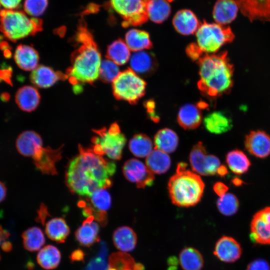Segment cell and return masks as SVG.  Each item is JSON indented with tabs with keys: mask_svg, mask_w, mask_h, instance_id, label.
<instances>
[{
	"mask_svg": "<svg viewBox=\"0 0 270 270\" xmlns=\"http://www.w3.org/2000/svg\"><path fill=\"white\" fill-rule=\"evenodd\" d=\"M78 154L69 162L66 172L67 186L73 194L87 197L97 190L112 184L116 164L92 149L78 146Z\"/></svg>",
	"mask_w": 270,
	"mask_h": 270,
	"instance_id": "obj_1",
	"label": "cell"
},
{
	"mask_svg": "<svg viewBox=\"0 0 270 270\" xmlns=\"http://www.w3.org/2000/svg\"><path fill=\"white\" fill-rule=\"evenodd\" d=\"M77 48L71 55V66L66 74L74 85L92 84L99 78L101 55L92 34L85 26L78 27L76 36Z\"/></svg>",
	"mask_w": 270,
	"mask_h": 270,
	"instance_id": "obj_2",
	"label": "cell"
},
{
	"mask_svg": "<svg viewBox=\"0 0 270 270\" xmlns=\"http://www.w3.org/2000/svg\"><path fill=\"white\" fill-rule=\"evenodd\" d=\"M198 62V87L203 95L216 98L230 92L233 86L234 66L226 52L204 55Z\"/></svg>",
	"mask_w": 270,
	"mask_h": 270,
	"instance_id": "obj_3",
	"label": "cell"
},
{
	"mask_svg": "<svg viewBox=\"0 0 270 270\" xmlns=\"http://www.w3.org/2000/svg\"><path fill=\"white\" fill-rule=\"evenodd\" d=\"M186 168V164L179 162L176 174L170 178L168 184L172 202L180 207L196 205L200 201L204 189L200 176Z\"/></svg>",
	"mask_w": 270,
	"mask_h": 270,
	"instance_id": "obj_4",
	"label": "cell"
},
{
	"mask_svg": "<svg viewBox=\"0 0 270 270\" xmlns=\"http://www.w3.org/2000/svg\"><path fill=\"white\" fill-rule=\"evenodd\" d=\"M196 36V42L190 44L186 52L190 58L197 61L204 55L216 53L234 38L230 27L205 21L200 24Z\"/></svg>",
	"mask_w": 270,
	"mask_h": 270,
	"instance_id": "obj_5",
	"label": "cell"
},
{
	"mask_svg": "<svg viewBox=\"0 0 270 270\" xmlns=\"http://www.w3.org/2000/svg\"><path fill=\"white\" fill-rule=\"evenodd\" d=\"M42 28V20L30 18L22 11L4 9L0 12V31L10 41L34 36Z\"/></svg>",
	"mask_w": 270,
	"mask_h": 270,
	"instance_id": "obj_6",
	"label": "cell"
},
{
	"mask_svg": "<svg viewBox=\"0 0 270 270\" xmlns=\"http://www.w3.org/2000/svg\"><path fill=\"white\" fill-rule=\"evenodd\" d=\"M93 132L96 134L92 139L93 150L100 156L106 155L112 160H120L126 140L118 124L114 122L108 128H104Z\"/></svg>",
	"mask_w": 270,
	"mask_h": 270,
	"instance_id": "obj_7",
	"label": "cell"
},
{
	"mask_svg": "<svg viewBox=\"0 0 270 270\" xmlns=\"http://www.w3.org/2000/svg\"><path fill=\"white\" fill-rule=\"evenodd\" d=\"M112 82L114 97L130 104L136 103L146 92V82L130 68L120 72Z\"/></svg>",
	"mask_w": 270,
	"mask_h": 270,
	"instance_id": "obj_8",
	"label": "cell"
},
{
	"mask_svg": "<svg viewBox=\"0 0 270 270\" xmlns=\"http://www.w3.org/2000/svg\"><path fill=\"white\" fill-rule=\"evenodd\" d=\"M150 0H110L114 10L124 20V27L137 26L148 19V7Z\"/></svg>",
	"mask_w": 270,
	"mask_h": 270,
	"instance_id": "obj_9",
	"label": "cell"
},
{
	"mask_svg": "<svg viewBox=\"0 0 270 270\" xmlns=\"http://www.w3.org/2000/svg\"><path fill=\"white\" fill-rule=\"evenodd\" d=\"M80 203V206L83 208L84 216H92L101 225L106 224V212L112 206L111 196L106 188L96 190Z\"/></svg>",
	"mask_w": 270,
	"mask_h": 270,
	"instance_id": "obj_10",
	"label": "cell"
},
{
	"mask_svg": "<svg viewBox=\"0 0 270 270\" xmlns=\"http://www.w3.org/2000/svg\"><path fill=\"white\" fill-rule=\"evenodd\" d=\"M190 162L192 170L202 176H214L220 166V160L212 154H208L203 144L200 142L192 148Z\"/></svg>",
	"mask_w": 270,
	"mask_h": 270,
	"instance_id": "obj_11",
	"label": "cell"
},
{
	"mask_svg": "<svg viewBox=\"0 0 270 270\" xmlns=\"http://www.w3.org/2000/svg\"><path fill=\"white\" fill-rule=\"evenodd\" d=\"M250 237L254 244L270 245V206L260 210L253 216Z\"/></svg>",
	"mask_w": 270,
	"mask_h": 270,
	"instance_id": "obj_12",
	"label": "cell"
},
{
	"mask_svg": "<svg viewBox=\"0 0 270 270\" xmlns=\"http://www.w3.org/2000/svg\"><path fill=\"white\" fill-rule=\"evenodd\" d=\"M122 172L126 178L136 184L138 188L151 186L154 182V174L146 166L136 158L129 159L124 162Z\"/></svg>",
	"mask_w": 270,
	"mask_h": 270,
	"instance_id": "obj_13",
	"label": "cell"
},
{
	"mask_svg": "<svg viewBox=\"0 0 270 270\" xmlns=\"http://www.w3.org/2000/svg\"><path fill=\"white\" fill-rule=\"evenodd\" d=\"M62 148L54 150L43 146L39 148L32 157L36 168L43 174H56V164L62 158Z\"/></svg>",
	"mask_w": 270,
	"mask_h": 270,
	"instance_id": "obj_14",
	"label": "cell"
},
{
	"mask_svg": "<svg viewBox=\"0 0 270 270\" xmlns=\"http://www.w3.org/2000/svg\"><path fill=\"white\" fill-rule=\"evenodd\" d=\"M242 14L251 22H270V0H235Z\"/></svg>",
	"mask_w": 270,
	"mask_h": 270,
	"instance_id": "obj_15",
	"label": "cell"
},
{
	"mask_svg": "<svg viewBox=\"0 0 270 270\" xmlns=\"http://www.w3.org/2000/svg\"><path fill=\"white\" fill-rule=\"evenodd\" d=\"M242 252L241 245L234 238L224 236L216 242L214 254L221 262L232 263L240 259Z\"/></svg>",
	"mask_w": 270,
	"mask_h": 270,
	"instance_id": "obj_16",
	"label": "cell"
},
{
	"mask_svg": "<svg viewBox=\"0 0 270 270\" xmlns=\"http://www.w3.org/2000/svg\"><path fill=\"white\" fill-rule=\"evenodd\" d=\"M244 146L256 157L266 158L270 156V136L263 130H252L246 136Z\"/></svg>",
	"mask_w": 270,
	"mask_h": 270,
	"instance_id": "obj_17",
	"label": "cell"
},
{
	"mask_svg": "<svg viewBox=\"0 0 270 270\" xmlns=\"http://www.w3.org/2000/svg\"><path fill=\"white\" fill-rule=\"evenodd\" d=\"M67 78L66 74L55 71L51 68L45 66H38L30 75L31 82L40 88L50 87L58 81Z\"/></svg>",
	"mask_w": 270,
	"mask_h": 270,
	"instance_id": "obj_18",
	"label": "cell"
},
{
	"mask_svg": "<svg viewBox=\"0 0 270 270\" xmlns=\"http://www.w3.org/2000/svg\"><path fill=\"white\" fill-rule=\"evenodd\" d=\"M200 24L195 14L188 9L178 10L172 19V24L175 30L183 35L196 33Z\"/></svg>",
	"mask_w": 270,
	"mask_h": 270,
	"instance_id": "obj_19",
	"label": "cell"
},
{
	"mask_svg": "<svg viewBox=\"0 0 270 270\" xmlns=\"http://www.w3.org/2000/svg\"><path fill=\"white\" fill-rule=\"evenodd\" d=\"M43 146L40 136L33 130H26L18 136L16 147L21 155L26 157H32L36 151Z\"/></svg>",
	"mask_w": 270,
	"mask_h": 270,
	"instance_id": "obj_20",
	"label": "cell"
},
{
	"mask_svg": "<svg viewBox=\"0 0 270 270\" xmlns=\"http://www.w3.org/2000/svg\"><path fill=\"white\" fill-rule=\"evenodd\" d=\"M238 10L235 0H217L214 6L212 16L216 23L226 26L236 19Z\"/></svg>",
	"mask_w": 270,
	"mask_h": 270,
	"instance_id": "obj_21",
	"label": "cell"
},
{
	"mask_svg": "<svg viewBox=\"0 0 270 270\" xmlns=\"http://www.w3.org/2000/svg\"><path fill=\"white\" fill-rule=\"evenodd\" d=\"M14 60L20 69L32 71L38 66L39 55L33 47L20 44L16 48Z\"/></svg>",
	"mask_w": 270,
	"mask_h": 270,
	"instance_id": "obj_22",
	"label": "cell"
},
{
	"mask_svg": "<svg viewBox=\"0 0 270 270\" xmlns=\"http://www.w3.org/2000/svg\"><path fill=\"white\" fill-rule=\"evenodd\" d=\"M98 224L92 216L86 218L75 232V237L80 245L89 247L99 240Z\"/></svg>",
	"mask_w": 270,
	"mask_h": 270,
	"instance_id": "obj_23",
	"label": "cell"
},
{
	"mask_svg": "<svg viewBox=\"0 0 270 270\" xmlns=\"http://www.w3.org/2000/svg\"><path fill=\"white\" fill-rule=\"evenodd\" d=\"M40 96L38 90L34 86H24L20 88L15 95V101L22 110L31 112L38 106Z\"/></svg>",
	"mask_w": 270,
	"mask_h": 270,
	"instance_id": "obj_24",
	"label": "cell"
},
{
	"mask_svg": "<svg viewBox=\"0 0 270 270\" xmlns=\"http://www.w3.org/2000/svg\"><path fill=\"white\" fill-rule=\"evenodd\" d=\"M202 114L200 106L192 104L182 106L178 114V122L184 130H193L201 124Z\"/></svg>",
	"mask_w": 270,
	"mask_h": 270,
	"instance_id": "obj_25",
	"label": "cell"
},
{
	"mask_svg": "<svg viewBox=\"0 0 270 270\" xmlns=\"http://www.w3.org/2000/svg\"><path fill=\"white\" fill-rule=\"evenodd\" d=\"M112 240L114 246L118 250L127 253L135 248L137 244V236L131 228L121 226L114 231Z\"/></svg>",
	"mask_w": 270,
	"mask_h": 270,
	"instance_id": "obj_26",
	"label": "cell"
},
{
	"mask_svg": "<svg viewBox=\"0 0 270 270\" xmlns=\"http://www.w3.org/2000/svg\"><path fill=\"white\" fill-rule=\"evenodd\" d=\"M130 68L136 74L148 75L156 66L154 56L144 50L134 52L130 59Z\"/></svg>",
	"mask_w": 270,
	"mask_h": 270,
	"instance_id": "obj_27",
	"label": "cell"
},
{
	"mask_svg": "<svg viewBox=\"0 0 270 270\" xmlns=\"http://www.w3.org/2000/svg\"><path fill=\"white\" fill-rule=\"evenodd\" d=\"M205 128L214 134H222L229 131L232 126L231 118L226 113L216 111L208 114L204 120Z\"/></svg>",
	"mask_w": 270,
	"mask_h": 270,
	"instance_id": "obj_28",
	"label": "cell"
},
{
	"mask_svg": "<svg viewBox=\"0 0 270 270\" xmlns=\"http://www.w3.org/2000/svg\"><path fill=\"white\" fill-rule=\"evenodd\" d=\"M178 262L183 270H202L204 259L200 252L192 247H186L180 252Z\"/></svg>",
	"mask_w": 270,
	"mask_h": 270,
	"instance_id": "obj_29",
	"label": "cell"
},
{
	"mask_svg": "<svg viewBox=\"0 0 270 270\" xmlns=\"http://www.w3.org/2000/svg\"><path fill=\"white\" fill-rule=\"evenodd\" d=\"M155 148L166 154L173 152L178 144V137L172 130L164 128L159 130L154 136Z\"/></svg>",
	"mask_w": 270,
	"mask_h": 270,
	"instance_id": "obj_30",
	"label": "cell"
},
{
	"mask_svg": "<svg viewBox=\"0 0 270 270\" xmlns=\"http://www.w3.org/2000/svg\"><path fill=\"white\" fill-rule=\"evenodd\" d=\"M70 230L66 220L62 218H52L47 222L45 232L48 237L58 243L65 242Z\"/></svg>",
	"mask_w": 270,
	"mask_h": 270,
	"instance_id": "obj_31",
	"label": "cell"
},
{
	"mask_svg": "<svg viewBox=\"0 0 270 270\" xmlns=\"http://www.w3.org/2000/svg\"><path fill=\"white\" fill-rule=\"evenodd\" d=\"M125 42L130 50L134 52L150 49L152 47L148 33L138 29H131L126 33Z\"/></svg>",
	"mask_w": 270,
	"mask_h": 270,
	"instance_id": "obj_32",
	"label": "cell"
},
{
	"mask_svg": "<svg viewBox=\"0 0 270 270\" xmlns=\"http://www.w3.org/2000/svg\"><path fill=\"white\" fill-rule=\"evenodd\" d=\"M146 166L156 174H162L166 172L171 165V160L166 152L154 148L146 158Z\"/></svg>",
	"mask_w": 270,
	"mask_h": 270,
	"instance_id": "obj_33",
	"label": "cell"
},
{
	"mask_svg": "<svg viewBox=\"0 0 270 270\" xmlns=\"http://www.w3.org/2000/svg\"><path fill=\"white\" fill-rule=\"evenodd\" d=\"M106 270H143V266L128 254L118 252L110 256Z\"/></svg>",
	"mask_w": 270,
	"mask_h": 270,
	"instance_id": "obj_34",
	"label": "cell"
},
{
	"mask_svg": "<svg viewBox=\"0 0 270 270\" xmlns=\"http://www.w3.org/2000/svg\"><path fill=\"white\" fill-rule=\"evenodd\" d=\"M61 254L58 249L52 245H47L38 252L36 260L38 264L45 270L56 268L60 263Z\"/></svg>",
	"mask_w": 270,
	"mask_h": 270,
	"instance_id": "obj_35",
	"label": "cell"
},
{
	"mask_svg": "<svg viewBox=\"0 0 270 270\" xmlns=\"http://www.w3.org/2000/svg\"><path fill=\"white\" fill-rule=\"evenodd\" d=\"M226 162L231 171L238 175L247 172L251 165L246 155L238 149L232 150L226 154Z\"/></svg>",
	"mask_w": 270,
	"mask_h": 270,
	"instance_id": "obj_36",
	"label": "cell"
},
{
	"mask_svg": "<svg viewBox=\"0 0 270 270\" xmlns=\"http://www.w3.org/2000/svg\"><path fill=\"white\" fill-rule=\"evenodd\" d=\"M130 50L121 39L112 42L107 48L106 56L118 65H123L130 59Z\"/></svg>",
	"mask_w": 270,
	"mask_h": 270,
	"instance_id": "obj_37",
	"label": "cell"
},
{
	"mask_svg": "<svg viewBox=\"0 0 270 270\" xmlns=\"http://www.w3.org/2000/svg\"><path fill=\"white\" fill-rule=\"evenodd\" d=\"M24 248L30 252L40 250L46 242L42 230L37 226H32L25 230L22 234Z\"/></svg>",
	"mask_w": 270,
	"mask_h": 270,
	"instance_id": "obj_38",
	"label": "cell"
},
{
	"mask_svg": "<svg viewBox=\"0 0 270 270\" xmlns=\"http://www.w3.org/2000/svg\"><path fill=\"white\" fill-rule=\"evenodd\" d=\"M151 139L146 134H138L134 135L128 143L130 152L136 157L146 158L152 150Z\"/></svg>",
	"mask_w": 270,
	"mask_h": 270,
	"instance_id": "obj_39",
	"label": "cell"
},
{
	"mask_svg": "<svg viewBox=\"0 0 270 270\" xmlns=\"http://www.w3.org/2000/svg\"><path fill=\"white\" fill-rule=\"evenodd\" d=\"M148 18L154 22L160 24L170 16L171 7L167 0H150L148 7Z\"/></svg>",
	"mask_w": 270,
	"mask_h": 270,
	"instance_id": "obj_40",
	"label": "cell"
},
{
	"mask_svg": "<svg viewBox=\"0 0 270 270\" xmlns=\"http://www.w3.org/2000/svg\"><path fill=\"white\" fill-rule=\"evenodd\" d=\"M219 212L226 216H232L238 212L239 201L237 197L230 193H226L219 197L216 202Z\"/></svg>",
	"mask_w": 270,
	"mask_h": 270,
	"instance_id": "obj_41",
	"label": "cell"
},
{
	"mask_svg": "<svg viewBox=\"0 0 270 270\" xmlns=\"http://www.w3.org/2000/svg\"><path fill=\"white\" fill-rule=\"evenodd\" d=\"M120 72L118 65L106 58L102 61L98 78L104 82H112Z\"/></svg>",
	"mask_w": 270,
	"mask_h": 270,
	"instance_id": "obj_42",
	"label": "cell"
},
{
	"mask_svg": "<svg viewBox=\"0 0 270 270\" xmlns=\"http://www.w3.org/2000/svg\"><path fill=\"white\" fill-rule=\"evenodd\" d=\"M48 4V0H25L24 12L30 16L37 17L43 14Z\"/></svg>",
	"mask_w": 270,
	"mask_h": 270,
	"instance_id": "obj_43",
	"label": "cell"
},
{
	"mask_svg": "<svg viewBox=\"0 0 270 270\" xmlns=\"http://www.w3.org/2000/svg\"><path fill=\"white\" fill-rule=\"evenodd\" d=\"M246 270H270V266L266 260L258 258L250 262Z\"/></svg>",
	"mask_w": 270,
	"mask_h": 270,
	"instance_id": "obj_44",
	"label": "cell"
},
{
	"mask_svg": "<svg viewBox=\"0 0 270 270\" xmlns=\"http://www.w3.org/2000/svg\"><path fill=\"white\" fill-rule=\"evenodd\" d=\"M145 106L150 119L154 122H158L159 121L160 118L154 110V102L150 100L146 102Z\"/></svg>",
	"mask_w": 270,
	"mask_h": 270,
	"instance_id": "obj_45",
	"label": "cell"
},
{
	"mask_svg": "<svg viewBox=\"0 0 270 270\" xmlns=\"http://www.w3.org/2000/svg\"><path fill=\"white\" fill-rule=\"evenodd\" d=\"M21 2V0H0V4L5 9L14 10L18 8Z\"/></svg>",
	"mask_w": 270,
	"mask_h": 270,
	"instance_id": "obj_46",
	"label": "cell"
},
{
	"mask_svg": "<svg viewBox=\"0 0 270 270\" xmlns=\"http://www.w3.org/2000/svg\"><path fill=\"white\" fill-rule=\"evenodd\" d=\"M214 190L220 197L226 194L228 190V187L222 182H218L214 186Z\"/></svg>",
	"mask_w": 270,
	"mask_h": 270,
	"instance_id": "obj_47",
	"label": "cell"
},
{
	"mask_svg": "<svg viewBox=\"0 0 270 270\" xmlns=\"http://www.w3.org/2000/svg\"><path fill=\"white\" fill-rule=\"evenodd\" d=\"M70 258L73 261L82 260L84 258V253L80 250H76L72 254Z\"/></svg>",
	"mask_w": 270,
	"mask_h": 270,
	"instance_id": "obj_48",
	"label": "cell"
},
{
	"mask_svg": "<svg viewBox=\"0 0 270 270\" xmlns=\"http://www.w3.org/2000/svg\"><path fill=\"white\" fill-rule=\"evenodd\" d=\"M6 194L7 189L4 184L0 181V203L5 200Z\"/></svg>",
	"mask_w": 270,
	"mask_h": 270,
	"instance_id": "obj_49",
	"label": "cell"
},
{
	"mask_svg": "<svg viewBox=\"0 0 270 270\" xmlns=\"http://www.w3.org/2000/svg\"><path fill=\"white\" fill-rule=\"evenodd\" d=\"M228 173V170L224 165L220 166L217 171V174L220 176H224Z\"/></svg>",
	"mask_w": 270,
	"mask_h": 270,
	"instance_id": "obj_50",
	"label": "cell"
},
{
	"mask_svg": "<svg viewBox=\"0 0 270 270\" xmlns=\"http://www.w3.org/2000/svg\"><path fill=\"white\" fill-rule=\"evenodd\" d=\"M12 248V244L8 241H5L2 244V248L6 252L10 251Z\"/></svg>",
	"mask_w": 270,
	"mask_h": 270,
	"instance_id": "obj_51",
	"label": "cell"
},
{
	"mask_svg": "<svg viewBox=\"0 0 270 270\" xmlns=\"http://www.w3.org/2000/svg\"><path fill=\"white\" fill-rule=\"evenodd\" d=\"M232 182L234 186H240L243 184L242 180L238 178H234Z\"/></svg>",
	"mask_w": 270,
	"mask_h": 270,
	"instance_id": "obj_52",
	"label": "cell"
},
{
	"mask_svg": "<svg viewBox=\"0 0 270 270\" xmlns=\"http://www.w3.org/2000/svg\"></svg>",
	"mask_w": 270,
	"mask_h": 270,
	"instance_id": "obj_53",
	"label": "cell"
},
{
	"mask_svg": "<svg viewBox=\"0 0 270 270\" xmlns=\"http://www.w3.org/2000/svg\"></svg>",
	"mask_w": 270,
	"mask_h": 270,
	"instance_id": "obj_54",
	"label": "cell"
}]
</instances>
